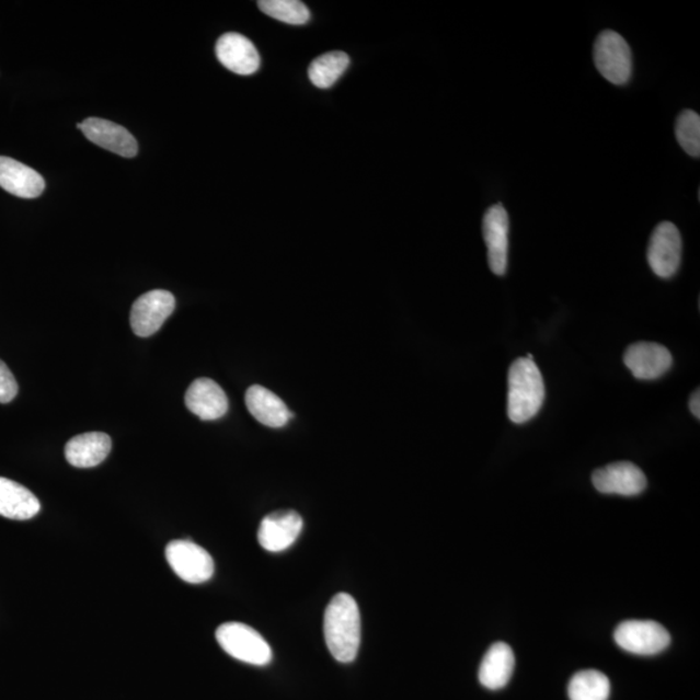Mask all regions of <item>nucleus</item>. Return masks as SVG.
<instances>
[{
	"instance_id": "nucleus-1",
	"label": "nucleus",
	"mask_w": 700,
	"mask_h": 700,
	"mask_svg": "<svg viewBox=\"0 0 700 700\" xmlns=\"http://www.w3.org/2000/svg\"><path fill=\"white\" fill-rule=\"evenodd\" d=\"M323 629L328 649L337 662L356 659L360 646V613L355 598L346 593L332 598L324 612Z\"/></svg>"
},
{
	"instance_id": "nucleus-2",
	"label": "nucleus",
	"mask_w": 700,
	"mask_h": 700,
	"mask_svg": "<svg viewBox=\"0 0 700 700\" xmlns=\"http://www.w3.org/2000/svg\"><path fill=\"white\" fill-rule=\"evenodd\" d=\"M507 415L513 423L529 422L544 401V385L533 359L518 358L508 370Z\"/></svg>"
},
{
	"instance_id": "nucleus-3",
	"label": "nucleus",
	"mask_w": 700,
	"mask_h": 700,
	"mask_svg": "<svg viewBox=\"0 0 700 700\" xmlns=\"http://www.w3.org/2000/svg\"><path fill=\"white\" fill-rule=\"evenodd\" d=\"M216 639L233 659L259 667L266 666L273 659L272 647L263 635L242 622H226L217 629Z\"/></svg>"
},
{
	"instance_id": "nucleus-4",
	"label": "nucleus",
	"mask_w": 700,
	"mask_h": 700,
	"mask_svg": "<svg viewBox=\"0 0 700 700\" xmlns=\"http://www.w3.org/2000/svg\"><path fill=\"white\" fill-rule=\"evenodd\" d=\"M594 62L598 72L613 84H626L633 72V56L628 42L617 32L605 31L594 44Z\"/></svg>"
},
{
	"instance_id": "nucleus-5",
	"label": "nucleus",
	"mask_w": 700,
	"mask_h": 700,
	"mask_svg": "<svg viewBox=\"0 0 700 700\" xmlns=\"http://www.w3.org/2000/svg\"><path fill=\"white\" fill-rule=\"evenodd\" d=\"M165 556L174 574L188 584L207 583L215 575L214 558L193 541H172Z\"/></svg>"
},
{
	"instance_id": "nucleus-6",
	"label": "nucleus",
	"mask_w": 700,
	"mask_h": 700,
	"mask_svg": "<svg viewBox=\"0 0 700 700\" xmlns=\"http://www.w3.org/2000/svg\"><path fill=\"white\" fill-rule=\"evenodd\" d=\"M613 639L626 652L643 656L659 654L670 643L667 629L652 620L621 622L615 631Z\"/></svg>"
},
{
	"instance_id": "nucleus-7",
	"label": "nucleus",
	"mask_w": 700,
	"mask_h": 700,
	"mask_svg": "<svg viewBox=\"0 0 700 700\" xmlns=\"http://www.w3.org/2000/svg\"><path fill=\"white\" fill-rule=\"evenodd\" d=\"M682 239L675 223L662 222L656 226L650 238L647 261L657 277H674L681 265Z\"/></svg>"
},
{
	"instance_id": "nucleus-8",
	"label": "nucleus",
	"mask_w": 700,
	"mask_h": 700,
	"mask_svg": "<svg viewBox=\"0 0 700 700\" xmlns=\"http://www.w3.org/2000/svg\"><path fill=\"white\" fill-rule=\"evenodd\" d=\"M175 309L173 294L165 289H153L138 297L133 303L130 324L139 337L152 336L158 332Z\"/></svg>"
},
{
	"instance_id": "nucleus-9",
	"label": "nucleus",
	"mask_w": 700,
	"mask_h": 700,
	"mask_svg": "<svg viewBox=\"0 0 700 700\" xmlns=\"http://www.w3.org/2000/svg\"><path fill=\"white\" fill-rule=\"evenodd\" d=\"M508 231L510 219L501 203L485 211L483 219V237L487 250V265L496 275H505L508 261Z\"/></svg>"
},
{
	"instance_id": "nucleus-10",
	"label": "nucleus",
	"mask_w": 700,
	"mask_h": 700,
	"mask_svg": "<svg viewBox=\"0 0 700 700\" xmlns=\"http://www.w3.org/2000/svg\"><path fill=\"white\" fill-rule=\"evenodd\" d=\"M592 482L600 493L626 497L639 496L647 486L645 473L631 462L607 464L593 472Z\"/></svg>"
},
{
	"instance_id": "nucleus-11",
	"label": "nucleus",
	"mask_w": 700,
	"mask_h": 700,
	"mask_svg": "<svg viewBox=\"0 0 700 700\" xmlns=\"http://www.w3.org/2000/svg\"><path fill=\"white\" fill-rule=\"evenodd\" d=\"M77 127L91 144L102 147L104 150L127 159L136 158L138 153L137 140L131 136L130 131L123 126L108 122V119L91 117L78 124Z\"/></svg>"
},
{
	"instance_id": "nucleus-12",
	"label": "nucleus",
	"mask_w": 700,
	"mask_h": 700,
	"mask_svg": "<svg viewBox=\"0 0 700 700\" xmlns=\"http://www.w3.org/2000/svg\"><path fill=\"white\" fill-rule=\"evenodd\" d=\"M303 521L300 514L286 510L268 514L261 521L257 539L266 551L280 553L292 547L301 533Z\"/></svg>"
},
{
	"instance_id": "nucleus-13",
	"label": "nucleus",
	"mask_w": 700,
	"mask_h": 700,
	"mask_svg": "<svg viewBox=\"0 0 700 700\" xmlns=\"http://www.w3.org/2000/svg\"><path fill=\"white\" fill-rule=\"evenodd\" d=\"M624 364L641 380H654L663 377L674 364L670 352L661 344L641 342L628 346Z\"/></svg>"
},
{
	"instance_id": "nucleus-14",
	"label": "nucleus",
	"mask_w": 700,
	"mask_h": 700,
	"mask_svg": "<svg viewBox=\"0 0 700 700\" xmlns=\"http://www.w3.org/2000/svg\"><path fill=\"white\" fill-rule=\"evenodd\" d=\"M216 55L225 68L239 76H251L260 68L257 48L242 34L222 35L217 42Z\"/></svg>"
},
{
	"instance_id": "nucleus-15",
	"label": "nucleus",
	"mask_w": 700,
	"mask_h": 700,
	"mask_svg": "<svg viewBox=\"0 0 700 700\" xmlns=\"http://www.w3.org/2000/svg\"><path fill=\"white\" fill-rule=\"evenodd\" d=\"M186 406L202 421H217L228 413L229 400L223 389L215 380L196 379L187 389Z\"/></svg>"
},
{
	"instance_id": "nucleus-16",
	"label": "nucleus",
	"mask_w": 700,
	"mask_h": 700,
	"mask_svg": "<svg viewBox=\"0 0 700 700\" xmlns=\"http://www.w3.org/2000/svg\"><path fill=\"white\" fill-rule=\"evenodd\" d=\"M0 187L23 199H35L44 193L46 182L34 169L0 156Z\"/></svg>"
},
{
	"instance_id": "nucleus-17",
	"label": "nucleus",
	"mask_w": 700,
	"mask_h": 700,
	"mask_svg": "<svg viewBox=\"0 0 700 700\" xmlns=\"http://www.w3.org/2000/svg\"><path fill=\"white\" fill-rule=\"evenodd\" d=\"M245 405L250 413L264 426L280 428L292 418L285 402L277 394L261 386H252L245 393Z\"/></svg>"
},
{
	"instance_id": "nucleus-18",
	"label": "nucleus",
	"mask_w": 700,
	"mask_h": 700,
	"mask_svg": "<svg viewBox=\"0 0 700 700\" xmlns=\"http://www.w3.org/2000/svg\"><path fill=\"white\" fill-rule=\"evenodd\" d=\"M112 449V440L107 434L88 433L78 435L66 445L68 463L78 469H91L105 461Z\"/></svg>"
},
{
	"instance_id": "nucleus-19",
	"label": "nucleus",
	"mask_w": 700,
	"mask_h": 700,
	"mask_svg": "<svg viewBox=\"0 0 700 700\" xmlns=\"http://www.w3.org/2000/svg\"><path fill=\"white\" fill-rule=\"evenodd\" d=\"M515 667L513 649L497 642L487 650L479 669V680L490 690H500L510 681Z\"/></svg>"
},
{
	"instance_id": "nucleus-20",
	"label": "nucleus",
	"mask_w": 700,
	"mask_h": 700,
	"mask_svg": "<svg viewBox=\"0 0 700 700\" xmlns=\"http://www.w3.org/2000/svg\"><path fill=\"white\" fill-rule=\"evenodd\" d=\"M41 512V502L25 486L0 478V515L12 520H30Z\"/></svg>"
},
{
	"instance_id": "nucleus-21",
	"label": "nucleus",
	"mask_w": 700,
	"mask_h": 700,
	"mask_svg": "<svg viewBox=\"0 0 700 700\" xmlns=\"http://www.w3.org/2000/svg\"><path fill=\"white\" fill-rule=\"evenodd\" d=\"M349 62V56L345 53L324 54L310 64L308 69L309 80L318 89H330L348 69Z\"/></svg>"
},
{
	"instance_id": "nucleus-22",
	"label": "nucleus",
	"mask_w": 700,
	"mask_h": 700,
	"mask_svg": "<svg viewBox=\"0 0 700 700\" xmlns=\"http://www.w3.org/2000/svg\"><path fill=\"white\" fill-rule=\"evenodd\" d=\"M610 695V680L599 670L577 672L569 685L571 700H608Z\"/></svg>"
},
{
	"instance_id": "nucleus-23",
	"label": "nucleus",
	"mask_w": 700,
	"mask_h": 700,
	"mask_svg": "<svg viewBox=\"0 0 700 700\" xmlns=\"http://www.w3.org/2000/svg\"><path fill=\"white\" fill-rule=\"evenodd\" d=\"M259 9L289 25H303L310 20L308 7L299 0H260Z\"/></svg>"
},
{
	"instance_id": "nucleus-24",
	"label": "nucleus",
	"mask_w": 700,
	"mask_h": 700,
	"mask_svg": "<svg viewBox=\"0 0 700 700\" xmlns=\"http://www.w3.org/2000/svg\"><path fill=\"white\" fill-rule=\"evenodd\" d=\"M676 137L682 150L691 158L700 156V117L697 112L685 110L677 118Z\"/></svg>"
},
{
	"instance_id": "nucleus-25",
	"label": "nucleus",
	"mask_w": 700,
	"mask_h": 700,
	"mask_svg": "<svg viewBox=\"0 0 700 700\" xmlns=\"http://www.w3.org/2000/svg\"><path fill=\"white\" fill-rule=\"evenodd\" d=\"M19 393L15 377L2 359H0V404H9Z\"/></svg>"
},
{
	"instance_id": "nucleus-26",
	"label": "nucleus",
	"mask_w": 700,
	"mask_h": 700,
	"mask_svg": "<svg viewBox=\"0 0 700 700\" xmlns=\"http://www.w3.org/2000/svg\"><path fill=\"white\" fill-rule=\"evenodd\" d=\"M699 389L695 393L691 394L689 401V408L692 415L696 416L697 420L700 418V398H699Z\"/></svg>"
}]
</instances>
